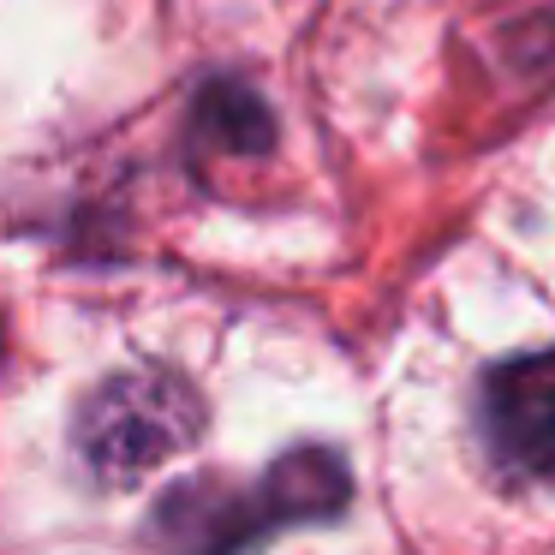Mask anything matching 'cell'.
Here are the masks:
<instances>
[{"mask_svg": "<svg viewBox=\"0 0 555 555\" xmlns=\"http://www.w3.org/2000/svg\"><path fill=\"white\" fill-rule=\"evenodd\" d=\"M269 108L251 96L245 85H209L197 96V138L216 150H233V156H263L269 150Z\"/></svg>", "mask_w": 555, "mask_h": 555, "instance_id": "cell-4", "label": "cell"}, {"mask_svg": "<svg viewBox=\"0 0 555 555\" xmlns=\"http://www.w3.org/2000/svg\"><path fill=\"white\" fill-rule=\"evenodd\" d=\"M352 495L347 460L335 448H293L263 478H185L150 514L156 555H245L281 526L335 519Z\"/></svg>", "mask_w": 555, "mask_h": 555, "instance_id": "cell-1", "label": "cell"}, {"mask_svg": "<svg viewBox=\"0 0 555 555\" xmlns=\"http://www.w3.org/2000/svg\"><path fill=\"white\" fill-rule=\"evenodd\" d=\"M204 400L173 371H120L85 395L73 418V448L102 483H138L197 442Z\"/></svg>", "mask_w": 555, "mask_h": 555, "instance_id": "cell-2", "label": "cell"}, {"mask_svg": "<svg viewBox=\"0 0 555 555\" xmlns=\"http://www.w3.org/2000/svg\"><path fill=\"white\" fill-rule=\"evenodd\" d=\"M483 436L507 472L555 483V347L483 376Z\"/></svg>", "mask_w": 555, "mask_h": 555, "instance_id": "cell-3", "label": "cell"}]
</instances>
